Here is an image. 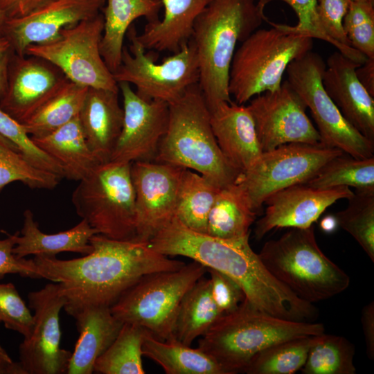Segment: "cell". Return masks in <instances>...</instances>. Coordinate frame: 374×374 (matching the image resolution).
Segmentation results:
<instances>
[{"label":"cell","mask_w":374,"mask_h":374,"mask_svg":"<svg viewBox=\"0 0 374 374\" xmlns=\"http://www.w3.org/2000/svg\"><path fill=\"white\" fill-rule=\"evenodd\" d=\"M90 244L91 252L78 258L60 260L45 256L33 258L39 278L60 284L67 313L87 305L111 307L143 276L176 270L185 265L157 251L149 242L117 240L95 234Z\"/></svg>","instance_id":"1"},{"label":"cell","mask_w":374,"mask_h":374,"mask_svg":"<svg viewBox=\"0 0 374 374\" xmlns=\"http://www.w3.org/2000/svg\"><path fill=\"white\" fill-rule=\"evenodd\" d=\"M249 239V235L222 239L197 232L174 216L149 244L163 255L188 257L206 269L226 275L241 287L249 301L269 314L293 321L314 319L316 308L296 296L269 272Z\"/></svg>","instance_id":"2"},{"label":"cell","mask_w":374,"mask_h":374,"mask_svg":"<svg viewBox=\"0 0 374 374\" xmlns=\"http://www.w3.org/2000/svg\"><path fill=\"white\" fill-rule=\"evenodd\" d=\"M270 0H211L197 16L191 39L199 64V87L208 109L231 102L229 71L238 43L267 21Z\"/></svg>","instance_id":"3"},{"label":"cell","mask_w":374,"mask_h":374,"mask_svg":"<svg viewBox=\"0 0 374 374\" xmlns=\"http://www.w3.org/2000/svg\"><path fill=\"white\" fill-rule=\"evenodd\" d=\"M154 161L195 170L219 188L234 183L241 173L228 161L217 144L198 84L169 104L168 129Z\"/></svg>","instance_id":"4"},{"label":"cell","mask_w":374,"mask_h":374,"mask_svg":"<svg viewBox=\"0 0 374 374\" xmlns=\"http://www.w3.org/2000/svg\"><path fill=\"white\" fill-rule=\"evenodd\" d=\"M322 323L293 321L269 314L246 298L232 312L223 314L201 337L198 348L226 374L244 369L257 353L280 341L324 332Z\"/></svg>","instance_id":"5"},{"label":"cell","mask_w":374,"mask_h":374,"mask_svg":"<svg viewBox=\"0 0 374 374\" xmlns=\"http://www.w3.org/2000/svg\"><path fill=\"white\" fill-rule=\"evenodd\" d=\"M269 272L301 299L313 303L332 298L350 285V277L319 248L314 226L290 228L258 253Z\"/></svg>","instance_id":"6"},{"label":"cell","mask_w":374,"mask_h":374,"mask_svg":"<svg viewBox=\"0 0 374 374\" xmlns=\"http://www.w3.org/2000/svg\"><path fill=\"white\" fill-rule=\"evenodd\" d=\"M270 28L257 29L234 53L229 78V92L238 105L254 96L278 89L293 60L312 51L313 39L287 32L267 19Z\"/></svg>","instance_id":"7"},{"label":"cell","mask_w":374,"mask_h":374,"mask_svg":"<svg viewBox=\"0 0 374 374\" xmlns=\"http://www.w3.org/2000/svg\"><path fill=\"white\" fill-rule=\"evenodd\" d=\"M206 271L193 260L176 270L146 274L119 296L111 312L121 322L139 326L161 340L175 339L181 299Z\"/></svg>","instance_id":"8"},{"label":"cell","mask_w":374,"mask_h":374,"mask_svg":"<svg viewBox=\"0 0 374 374\" xmlns=\"http://www.w3.org/2000/svg\"><path fill=\"white\" fill-rule=\"evenodd\" d=\"M131 163H100L79 181L72 194L77 214L98 234L117 240H135V195Z\"/></svg>","instance_id":"9"},{"label":"cell","mask_w":374,"mask_h":374,"mask_svg":"<svg viewBox=\"0 0 374 374\" xmlns=\"http://www.w3.org/2000/svg\"><path fill=\"white\" fill-rule=\"evenodd\" d=\"M131 42L124 46L121 65L113 73L117 83L125 82L136 87L145 100H159L172 103L199 82V64L195 46L190 39L181 49L157 63L145 53L137 39L135 26L127 30Z\"/></svg>","instance_id":"10"},{"label":"cell","mask_w":374,"mask_h":374,"mask_svg":"<svg viewBox=\"0 0 374 374\" xmlns=\"http://www.w3.org/2000/svg\"><path fill=\"white\" fill-rule=\"evenodd\" d=\"M344 153L322 143H293L262 152L255 163L235 181L256 213L272 194L304 184L329 160Z\"/></svg>","instance_id":"11"},{"label":"cell","mask_w":374,"mask_h":374,"mask_svg":"<svg viewBox=\"0 0 374 374\" xmlns=\"http://www.w3.org/2000/svg\"><path fill=\"white\" fill-rule=\"evenodd\" d=\"M325 67L321 55L310 51L290 63L286 80L310 109L321 143L355 158L373 157L374 143L344 118L326 92L322 84Z\"/></svg>","instance_id":"12"},{"label":"cell","mask_w":374,"mask_h":374,"mask_svg":"<svg viewBox=\"0 0 374 374\" xmlns=\"http://www.w3.org/2000/svg\"><path fill=\"white\" fill-rule=\"evenodd\" d=\"M103 28L104 18L100 12L64 28L60 36L50 42L29 46L25 55L48 61L69 80L79 85L118 91V83L100 53Z\"/></svg>","instance_id":"13"},{"label":"cell","mask_w":374,"mask_h":374,"mask_svg":"<svg viewBox=\"0 0 374 374\" xmlns=\"http://www.w3.org/2000/svg\"><path fill=\"white\" fill-rule=\"evenodd\" d=\"M28 297L33 327L19 345V363L26 374L66 373L72 353L60 347V313L66 300L60 284H46Z\"/></svg>","instance_id":"14"},{"label":"cell","mask_w":374,"mask_h":374,"mask_svg":"<svg viewBox=\"0 0 374 374\" xmlns=\"http://www.w3.org/2000/svg\"><path fill=\"white\" fill-rule=\"evenodd\" d=\"M247 107L262 152L293 143H321L306 105L287 80L274 91L254 96Z\"/></svg>","instance_id":"15"},{"label":"cell","mask_w":374,"mask_h":374,"mask_svg":"<svg viewBox=\"0 0 374 374\" xmlns=\"http://www.w3.org/2000/svg\"><path fill=\"white\" fill-rule=\"evenodd\" d=\"M184 169L154 161L131 163L136 219L135 240L149 242L175 216Z\"/></svg>","instance_id":"16"},{"label":"cell","mask_w":374,"mask_h":374,"mask_svg":"<svg viewBox=\"0 0 374 374\" xmlns=\"http://www.w3.org/2000/svg\"><path fill=\"white\" fill-rule=\"evenodd\" d=\"M123 97V127L110 161H154L169 120V104L140 98L125 82L118 83Z\"/></svg>","instance_id":"17"},{"label":"cell","mask_w":374,"mask_h":374,"mask_svg":"<svg viewBox=\"0 0 374 374\" xmlns=\"http://www.w3.org/2000/svg\"><path fill=\"white\" fill-rule=\"evenodd\" d=\"M67 80L57 67L44 59L15 54L0 109L21 125Z\"/></svg>","instance_id":"18"},{"label":"cell","mask_w":374,"mask_h":374,"mask_svg":"<svg viewBox=\"0 0 374 374\" xmlns=\"http://www.w3.org/2000/svg\"><path fill=\"white\" fill-rule=\"evenodd\" d=\"M106 0H54L34 12L18 18L6 19L2 35L15 54L25 55L30 45L57 39L62 30L92 18L102 12Z\"/></svg>","instance_id":"19"},{"label":"cell","mask_w":374,"mask_h":374,"mask_svg":"<svg viewBox=\"0 0 374 374\" xmlns=\"http://www.w3.org/2000/svg\"><path fill=\"white\" fill-rule=\"evenodd\" d=\"M353 193L346 186L317 188L305 184L282 189L265 200L267 208L256 222L255 237L260 240L274 229L308 228L328 207L339 199H348Z\"/></svg>","instance_id":"20"},{"label":"cell","mask_w":374,"mask_h":374,"mask_svg":"<svg viewBox=\"0 0 374 374\" xmlns=\"http://www.w3.org/2000/svg\"><path fill=\"white\" fill-rule=\"evenodd\" d=\"M359 65L335 51L327 59L322 84L344 118L374 143V100L356 76Z\"/></svg>","instance_id":"21"},{"label":"cell","mask_w":374,"mask_h":374,"mask_svg":"<svg viewBox=\"0 0 374 374\" xmlns=\"http://www.w3.org/2000/svg\"><path fill=\"white\" fill-rule=\"evenodd\" d=\"M209 112L211 127L222 154L235 169L245 171L262 152L248 107L233 101L221 102Z\"/></svg>","instance_id":"22"},{"label":"cell","mask_w":374,"mask_h":374,"mask_svg":"<svg viewBox=\"0 0 374 374\" xmlns=\"http://www.w3.org/2000/svg\"><path fill=\"white\" fill-rule=\"evenodd\" d=\"M118 91L88 87L78 114L87 143L101 163L110 161L123 127Z\"/></svg>","instance_id":"23"},{"label":"cell","mask_w":374,"mask_h":374,"mask_svg":"<svg viewBox=\"0 0 374 374\" xmlns=\"http://www.w3.org/2000/svg\"><path fill=\"white\" fill-rule=\"evenodd\" d=\"M68 314L75 319L80 335L66 373L91 374L96 360L115 339L123 323L107 306L87 305Z\"/></svg>","instance_id":"24"},{"label":"cell","mask_w":374,"mask_h":374,"mask_svg":"<svg viewBox=\"0 0 374 374\" xmlns=\"http://www.w3.org/2000/svg\"><path fill=\"white\" fill-rule=\"evenodd\" d=\"M161 8V0H106L101 12L104 28L100 49L112 73L121 65L124 38L133 21L144 17L148 23H155Z\"/></svg>","instance_id":"25"},{"label":"cell","mask_w":374,"mask_h":374,"mask_svg":"<svg viewBox=\"0 0 374 374\" xmlns=\"http://www.w3.org/2000/svg\"><path fill=\"white\" fill-rule=\"evenodd\" d=\"M163 17L147 23L137 39L145 50L175 53L191 38L195 19L211 0H161Z\"/></svg>","instance_id":"26"},{"label":"cell","mask_w":374,"mask_h":374,"mask_svg":"<svg viewBox=\"0 0 374 374\" xmlns=\"http://www.w3.org/2000/svg\"><path fill=\"white\" fill-rule=\"evenodd\" d=\"M98 234L85 220H82L71 229L57 233L42 232L30 210L24 213L23 226L16 238L13 253L17 258L29 255L55 256L70 251L86 255L91 252V238Z\"/></svg>","instance_id":"27"},{"label":"cell","mask_w":374,"mask_h":374,"mask_svg":"<svg viewBox=\"0 0 374 374\" xmlns=\"http://www.w3.org/2000/svg\"><path fill=\"white\" fill-rule=\"evenodd\" d=\"M33 143L61 167L64 178L80 181L100 163L90 150L78 116L42 136H30Z\"/></svg>","instance_id":"28"},{"label":"cell","mask_w":374,"mask_h":374,"mask_svg":"<svg viewBox=\"0 0 374 374\" xmlns=\"http://www.w3.org/2000/svg\"><path fill=\"white\" fill-rule=\"evenodd\" d=\"M143 356L159 364L167 374H226L218 364L199 348H192L178 340H161L148 330Z\"/></svg>","instance_id":"29"},{"label":"cell","mask_w":374,"mask_h":374,"mask_svg":"<svg viewBox=\"0 0 374 374\" xmlns=\"http://www.w3.org/2000/svg\"><path fill=\"white\" fill-rule=\"evenodd\" d=\"M203 277L185 294L177 314L175 339L188 346L204 335L223 314L212 296L209 278Z\"/></svg>","instance_id":"30"},{"label":"cell","mask_w":374,"mask_h":374,"mask_svg":"<svg viewBox=\"0 0 374 374\" xmlns=\"http://www.w3.org/2000/svg\"><path fill=\"white\" fill-rule=\"evenodd\" d=\"M256 215L234 182L218 191L208 215L206 233L222 239L248 236Z\"/></svg>","instance_id":"31"},{"label":"cell","mask_w":374,"mask_h":374,"mask_svg":"<svg viewBox=\"0 0 374 374\" xmlns=\"http://www.w3.org/2000/svg\"><path fill=\"white\" fill-rule=\"evenodd\" d=\"M88 87L67 80L22 125L33 137L46 135L76 118Z\"/></svg>","instance_id":"32"},{"label":"cell","mask_w":374,"mask_h":374,"mask_svg":"<svg viewBox=\"0 0 374 374\" xmlns=\"http://www.w3.org/2000/svg\"><path fill=\"white\" fill-rule=\"evenodd\" d=\"M220 189L200 174L184 169L175 216L188 229L206 233L208 215Z\"/></svg>","instance_id":"33"},{"label":"cell","mask_w":374,"mask_h":374,"mask_svg":"<svg viewBox=\"0 0 374 374\" xmlns=\"http://www.w3.org/2000/svg\"><path fill=\"white\" fill-rule=\"evenodd\" d=\"M146 330L123 323L110 346L96 360L93 370L103 374H144L142 345Z\"/></svg>","instance_id":"34"},{"label":"cell","mask_w":374,"mask_h":374,"mask_svg":"<svg viewBox=\"0 0 374 374\" xmlns=\"http://www.w3.org/2000/svg\"><path fill=\"white\" fill-rule=\"evenodd\" d=\"M304 184L317 188L346 186L357 190H374V157L359 159L342 153L326 163Z\"/></svg>","instance_id":"35"},{"label":"cell","mask_w":374,"mask_h":374,"mask_svg":"<svg viewBox=\"0 0 374 374\" xmlns=\"http://www.w3.org/2000/svg\"><path fill=\"white\" fill-rule=\"evenodd\" d=\"M354 346L345 337L324 332L314 336L303 374H355Z\"/></svg>","instance_id":"36"},{"label":"cell","mask_w":374,"mask_h":374,"mask_svg":"<svg viewBox=\"0 0 374 374\" xmlns=\"http://www.w3.org/2000/svg\"><path fill=\"white\" fill-rule=\"evenodd\" d=\"M314 336L292 338L268 346L252 357L243 373L247 374L296 373L304 365Z\"/></svg>","instance_id":"37"},{"label":"cell","mask_w":374,"mask_h":374,"mask_svg":"<svg viewBox=\"0 0 374 374\" xmlns=\"http://www.w3.org/2000/svg\"><path fill=\"white\" fill-rule=\"evenodd\" d=\"M337 212V225L348 233L374 262V190H357Z\"/></svg>","instance_id":"38"},{"label":"cell","mask_w":374,"mask_h":374,"mask_svg":"<svg viewBox=\"0 0 374 374\" xmlns=\"http://www.w3.org/2000/svg\"><path fill=\"white\" fill-rule=\"evenodd\" d=\"M61 179L55 174L35 167L19 152L0 141V190L15 181L31 188L53 189Z\"/></svg>","instance_id":"39"},{"label":"cell","mask_w":374,"mask_h":374,"mask_svg":"<svg viewBox=\"0 0 374 374\" xmlns=\"http://www.w3.org/2000/svg\"><path fill=\"white\" fill-rule=\"evenodd\" d=\"M343 28L353 48L374 58V2L351 1Z\"/></svg>","instance_id":"40"},{"label":"cell","mask_w":374,"mask_h":374,"mask_svg":"<svg viewBox=\"0 0 374 374\" xmlns=\"http://www.w3.org/2000/svg\"><path fill=\"white\" fill-rule=\"evenodd\" d=\"M351 0H317L319 21L327 35L340 53L362 64L367 57L353 48L343 28V20Z\"/></svg>","instance_id":"41"},{"label":"cell","mask_w":374,"mask_h":374,"mask_svg":"<svg viewBox=\"0 0 374 374\" xmlns=\"http://www.w3.org/2000/svg\"><path fill=\"white\" fill-rule=\"evenodd\" d=\"M0 135L17 146L19 152L35 167L64 178L60 165L41 150L22 125L0 109Z\"/></svg>","instance_id":"42"},{"label":"cell","mask_w":374,"mask_h":374,"mask_svg":"<svg viewBox=\"0 0 374 374\" xmlns=\"http://www.w3.org/2000/svg\"><path fill=\"white\" fill-rule=\"evenodd\" d=\"M0 322L24 338L33 330V316L11 283L0 284Z\"/></svg>","instance_id":"43"},{"label":"cell","mask_w":374,"mask_h":374,"mask_svg":"<svg viewBox=\"0 0 374 374\" xmlns=\"http://www.w3.org/2000/svg\"><path fill=\"white\" fill-rule=\"evenodd\" d=\"M278 1L289 5L298 18V23L294 26L278 24L283 30L312 39H321L333 45L332 41L325 33L319 21L317 0Z\"/></svg>","instance_id":"44"},{"label":"cell","mask_w":374,"mask_h":374,"mask_svg":"<svg viewBox=\"0 0 374 374\" xmlns=\"http://www.w3.org/2000/svg\"><path fill=\"white\" fill-rule=\"evenodd\" d=\"M210 274L211 290L216 305L223 314L235 310L245 298L241 287L232 278L214 269Z\"/></svg>","instance_id":"45"},{"label":"cell","mask_w":374,"mask_h":374,"mask_svg":"<svg viewBox=\"0 0 374 374\" xmlns=\"http://www.w3.org/2000/svg\"><path fill=\"white\" fill-rule=\"evenodd\" d=\"M19 232L0 239V278L6 274H19L23 277L39 278L33 259L17 258L13 253Z\"/></svg>","instance_id":"46"},{"label":"cell","mask_w":374,"mask_h":374,"mask_svg":"<svg viewBox=\"0 0 374 374\" xmlns=\"http://www.w3.org/2000/svg\"><path fill=\"white\" fill-rule=\"evenodd\" d=\"M54 0H0V10L6 18L26 16Z\"/></svg>","instance_id":"47"},{"label":"cell","mask_w":374,"mask_h":374,"mask_svg":"<svg viewBox=\"0 0 374 374\" xmlns=\"http://www.w3.org/2000/svg\"><path fill=\"white\" fill-rule=\"evenodd\" d=\"M361 322L368 357L374 359V303L371 301L362 308Z\"/></svg>","instance_id":"48"},{"label":"cell","mask_w":374,"mask_h":374,"mask_svg":"<svg viewBox=\"0 0 374 374\" xmlns=\"http://www.w3.org/2000/svg\"><path fill=\"white\" fill-rule=\"evenodd\" d=\"M15 54L8 39L5 36L0 35V98L6 90L8 67Z\"/></svg>","instance_id":"49"},{"label":"cell","mask_w":374,"mask_h":374,"mask_svg":"<svg viewBox=\"0 0 374 374\" xmlns=\"http://www.w3.org/2000/svg\"><path fill=\"white\" fill-rule=\"evenodd\" d=\"M355 74L363 87L374 97V58H367L356 68Z\"/></svg>","instance_id":"50"},{"label":"cell","mask_w":374,"mask_h":374,"mask_svg":"<svg viewBox=\"0 0 374 374\" xmlns=\"http://www.w3.org/2000/svg\"><path fill=\"white\" fill-rule=\"evenodd\" d=\"M0 374H26L19 362L0 363Z\"/></svg>","instance_id":"51"},{"label":"cell","mask_w":374,"mask_h":374,"mask_svg":"<svg viewBox=\"0 0 374 374\" xmlns=\"http://www.w3.org/2000/svg\"><path fill=\"white\" fill-rule=\"evenodd\" d=\"M337 225L335 217H327L321 222V227L326 232L332 231Z\"/></svg>","instance_id":"52"},{"label":"cell","mask_w":374,"mask_h":374,"mask_svg":"<svg viewBox=\"0 0 374 374\" xmlns=\"http://www.w3.org/2000/svg\"><path fill=\"white\" fill-rule=\"evenodd\" d=\"M13 362H14L12 360L9 355L6 352V350L0 344V363L12 364Z\"/></svg>","instance_id":"53"},{"label":"cell","mask_w":374,"mask_h":374,"mask_svg":"<svg viewBox=\"0 0 374 374\" xmlns=\"http://www.w3.org/2000/svg\"><path fill=\"white\" fill-rule=\"evenodd\" d=\"M6 19L3 12L0 10V35H2L3 28Z\"/></svg>","instance_id":"54"},{"label":"cell","mask_w":374,"mask_h":374,"mask_svg":"<svg viewBox=\"0 0 374 374\" xmlns=\"http://www.w3.org/2000/svg\"><path fill=\"white\" fill-rule=\"evenodd\" d=\"M0 141L7 144L8 145H9L10 148H12V149L18 151V148H17V146L15 145H14L12 143H11L10 141H8V139H6V138H4L3 136H2L1 135H0Z\"/></svg>","instance_id":"55"},{"label":"cell","mask_w":374,"mask_h":374,"mask_svg":"<svg viewBox=\"0 0 374 374\" xmlns=\"http://www.w3.org/2000/svg\"><path fill=\"white\" fill-rule=\"evenodd\" d=\"M351 1H368L374 2V0H351Z\"/></svg>","instance_id":"56"}]
</instances>
